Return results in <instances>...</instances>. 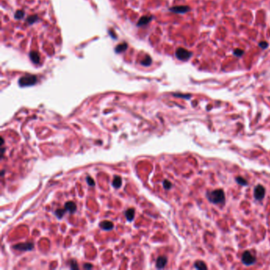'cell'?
Here are the masks:
<instances>
[{"label": "cell", "instance_id": "9c48e42d", "mask_svg": "<svg viewBox=\"0 0 270 270\" xmlns=\"http://www.w3.org/2000/svg\"><path fill=\"white\" fill-rule=\"evenodd\" d=\"M30 58L31 59V61L33 62L35 64H38L41 61V58H40L39 53L35 51H33V52H30Z\"/></svg>", "mask_w": 270, "mask_h": 270}, {"label": "cell", "instance_id": "ffe728a7", "mask_svg": "<svg viewBox=\"0 0 270 270\" xmlns=\"http://www.w3.org/2000/svg\"><path fill=\"white\" fill-rule=\"evenodd\" d=\"M67 211L66 209H57L56 212H55V214H56V216L59 219H61L63 216V215L65 214V212Z\"/></svg>", "mask_w": 270, "mask_h": 270}, {"label": "cell", "instance_id": "7a4b0ae2", "mask_svg": "<svg viewBox=\"0 0 270 270\" xmlns=\"http://www.w3.org/2000/svg\"><path fill=\"white\" fill-rule=\"evenodd\" d=\"M37 79L35 75H26L21 77L18 80V84L20 87H31L37 83Z\"/></svg>", "mask_w": 270, "mask_h": 270}, {"label": "cell", "instance_id": "9a60e30c", "mask_svg": "<svg viewBox=\"0 0 270 270\" xmlns=\"http://www.w3.org/2000/svg\"><path fill=\"white\" fill-rule=\"evenodd\" d=\"M121 184H122V181H121V178H120V177H118V176H117V177H115L114 178V179H113V187H115V188H120V186H121Z\"/></svg>", "mask_w": 270, "mask_h": 270}, {"label": "cell", "instance_id": "d6986e66", "mask_svg": "<svg viewBox=\"0 0 270 270\" xmlns=\"http://www.w3.org/2000/svg\"><path fill=\"white\" fill-rule=\"evenodd\" d=\"M25 16V12L23 10H17V11L15 12L14 14V18L15 19H18V20H21V19H22Z\"/></svg>", "mask_w": 270, "mask_h": 270}, {"label": "cell", "instance_id": "52a82bcc", "mask_svg": "<svg viewBox=\"0 0 270 270\" xmlns=\"http://www.w3.org/2000/svg\"><path fill=\"white\" fill-rule=\"evenodd\" d=\"M169 10L175 14H185L190 11V7L188 6H175L170 7Z\"/></svg>", "mask_w": 270, "mask_h": 270}, {"label": "cell", "instance_id": "5b68a950", "mask_svg": "<svg viewBox=\"0 0 270 270\" xmlns=\"http://www.w3.org/2000/svg\"><path fill=\"white\" fill-rule=\"evenodd\" d=\"M264 194H265V189H264V188L262 185H258L254 189L253 195H254V197H255L256 200H261L264 197Z\"/></svg>", "mask_w": 270, "mask_h": 270}, {"label": "cell", "instance_id": "2e32d148", "mask_svg": "<svg viewBox=\"0 0 270 270\" xmlns=\"http://www.w3.org/2000/svg\"><path fill=\"white\" fill-rule=\"evenodd\" d=\"M37 21H38V17H37V15H32V16H30V17L27 18L26 22H27L28 25H32L34 24V23L37 22Z\"/></svg>", "mask_w": 270, "mask_h": 270}, {"label": "cell", "instance_id": "d4e9b609", "mask_svg": "<svg viewBox=\"0 0 270 270\" xmlns=\"http://www.w3.org/2000/svg\"><path fill=\"white\" fill-rule=\"evenodd\" d=\"M171 185H171V183H170V181H167V180L163 181V187H164V188L166 189H170V187H171Z\"/></svg>", "mask_w": 270, "mask_h": 270}, {"label": "cell", "instance_id": "7c38bea8", "mask_svg": "<svg viewBox=\"0 0 270 270\" xmlns=\"http://www.w3.org/2000/svg\"><path fill=\"white\" fill-rule=\"evenodd\" d=\"M64 208L66 209L67 211H68L70 213H74L76 211L75 204L72 201L67 202V203L65 204Z\"/></svg>", "mask_w": 270, "mask_h": 270}, {"label": "cell", "instance_id": "4316f807", "mask_svg": "<svg viewBox=\"0 0 270 270\" xmlns=\"http://www.w3.org/2000/svg\"><path fill=\"white\" fill-rule=\"evenodd\" d=\"M72 261V264H71V268H78V265H77V263L76 261Z\"/></svg>", "mask_w": 270, "mask_h": 270}, {"label": "cell", "instance_id": "277c9868", "mask_svg": "<svg viewBox=\"0 0 270 270\" xmlns=\"http://www.w3.org/2000/svg\"><path fill=\"white\" fill-rule=\"evenodd\" d=\"M242 261L243 264L248 266V265L254 264L256 262V258L252 255L251 253H250L249 251H246L242 254Z\"/></svg>", "mask_w": 270, "mask_h": 270}, {"label": "cell", "instance_id": "83f0119b", "mask_svg": "<svg viewBox=\"0 0 270 270\" xmlns=\"http://www.w3.org/2000/svg\"><path fill=\"white\" fill-rule=\"evenodd\" d=\"M83 268H87V269H88V268H93V265L91 264H90V263H86V264H84Z\"/></svg>", "mask_w": 270, "mask_h": 270}, {"label": "cell", "instance_id": "ac0fdd59", "mask_svg": "<svg viewBox=\"0 0 270 270\" xmlns=\"http://www.w3.org/2000/svg\"><path fill=\"white\" fill-rule=\"evenodd\" d=\"M195 268L197 269H207L208 267L203 261H196L195 263Z\"/></svg>", "mask_w": 270, "mask_h": 270}, {"label": "cell", "instance_id": "4fadbf2b", "mask_svg": "<svg viewBox=\"0 0 270 270\" xmlns=\"http://www.w3.org/2000/svg\"><path fill=\"white\" fill-rule=\"evenodd\" d=\"M127 48H128V44L125 42L121 43V44H119L115 48V52H117V53H120V52H123L125 50H127Z\"/></svg>", "mask_w": 270, "mask_h": 270}, {"label": "cell", "instance_id": "30bf717a", "mask_svg": "<svg viewBox=\"0 0 270 270\" xmlns=\"http://www.w3.org/2000/svg\"><path fill=\"white\" fill-rule=\"evenodd\" d=\"M167 263V258L166 257H159L156 261V267L158 268H163Z\"/></svg>", "mask_w": 270, "mask_h": 270}, {"label": "cell", "instance_id": "6da1fadb", "mask_svg": "<svg viewBox=\"0 0 270 270\" xmlns=\"http://www.w3.org/2000/svg\"><path fill=\"white\" fill-rule=\"evenodd\" d=\"M208 198L213 204H224L225 201V195L222 189H216L208 192Z\"/></svg>", "mask_w": 270, "mask_h": 270}, {"label": "cell", "instance_id": "5bb4252c", "mask_svg": "<svg viewBox=\"0 0 270 270\" xmlns=\"http://www.w3.org/2000/svg\"><path fill=\"white\" fill-rule=\"evenodd\" d=\"M134 216H135V210L134 209L129 208L125 212V217L128 221H131L134 219Z\"/></svg>", "mask_w": 270, "mask_h": 270}, {"label": "cell", "instance_id": "603a6c76", "mask_svg": "<svg viewBox=\"0 0 270 270\" xmlns=\"http://www.w3.org/2000/svg\"><path fill=\"white\" fill-rule=\"evenodd\" d=\"M258 45L260 48H263V49H265V48H267L268 47V43L267 42V41H261V42H259Z\"/></svg>", "mask_w": 270, "mask_h": 270}, {"label": "cell", "instance_id": "e0dca14e", "mask_svg": "<svg viewBox=\"0 0 270 270\" xmlns=\"http://www.w3.org/2000/svg\"><path fill=\"white\" fill-rule=\"evenodd\" d=\"M140 63L143 66H147V67H148V66H150V65L151 64L152 59L150 56H147L144 59H143V60H141Z\"/></svg>", "mask_w": 270, "mask_h": 270}, {"label": "cell", "instance_id": "484cf974", "mask_svg": "<svg viewBox=\"0 0 270 270\" xmlns=\"http://www.w3.org/2000/svg\"><path fill=\"white\" fill-rule=\"evenodd\" d=\"M174 95L176 97H181V98H189L191 97V95H179V94H174Z\"/></svg>", "mask_w": 270, "mask_h": 270}, {"label": "cell", "instance_id": "8992f818", "mask_svg": "<svg viewBox=\"0 0 270 270\" xmlns=\"http://www.w3.org/2000/svg\"><path fill=\"white\" fill-rule=\"evenodd\" d=\"M14 250H20V251H27L31 250L34 248V244L32 242H26V243H19L13 246Z\"/></svg>", "mask_w": 270, "mask_h": 270}, {"label": "cell", "instance_id": "7402d4cb", "mask_svg": "<svg viewBox=\"0 0 270 270\" xmlns=\"http://www.w3.org/2000/svg\"><path fill=\"white\" fill-rule=\"evenodd\" d=\"M236 181L239 185H247V181L244 179L243 178H241V177H238V178H235Z\"/></svg>", "mask_w": 270, "mask_h": 270}, {"label": "cell", "instance_id": "8fae6325", "mask_svg": "<svg viewBox=\"0 0 270 270\" xmlns=\"http://www.w3.org/2000/svg\"><path fill=\"white\" fill-rule=\"evenodd\" d=\"M99 225H100L101 228H102L105 231H110L113 228V223L110 222V221H107V220L102 221V223H100Z\"/></svg>", "mask_w": 270, "mask_h": 270}, {"label": "cell", "instance_id": "44dd1931", "mask_svg": "<svg viewBox=\"0 0 270 270\" xmlns=\"http://www.w3.org/2000/svg\"><path fill=\"white\" fill-rule=\"evenodd\" d=\"M243 54H244V51L242 49H240V48H236V49L234 50V55L237 57H242L243 56Z\"/></svg>", "mask_w": 270, "mask_h": 270}, {"label": "cell", "instance_id": "3957f363", "mask_svg": "<svg viewBox=\"0 0 270 270\" xmlns=\"http://www.w3.org/2000/svg\"><path fill=\"white\" fill-rule=\"evenodd\" d=\"M175 56L181 61H187L192 57V52H189L184 48H178L175 52Z\"/></svg>", "mask_w": 270, "mask_h": 270}, {"label": "cell", "instance_id": "ba28073f", "mask_svg": "<svg viewBox=\"0 0 270 270\" xmlns=\"http://www.w3.org/2000/svg\"><path fill=\"white\" fill-rule=\"evenodd\" d=\"M153 19L152 16H143L139 18V20L138 21L136 26H145V25H147L148 23H150L151 22V20Z\"/></svg>", "mask_w": 270, "mask_h": 270}, {"label": "cell", "instance_id": "cb8c5ba5", "mask_svg": "<svg viewBox=\"0 0 270 270\" xmlns=\"http://www.w3.org/2000/svg\"><path fill=\"white\" fill-rule=\"evenodd\" d=\"M87 184H88L90 186H95V181H94V180H93V178H91L90 176L89 177H87Z\"/></svg>", "mask_w": 270, "mask_h": 270}]
</instances>
